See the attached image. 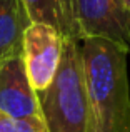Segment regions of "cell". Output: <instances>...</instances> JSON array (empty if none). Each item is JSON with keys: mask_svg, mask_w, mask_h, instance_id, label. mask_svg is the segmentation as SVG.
I'll list each match as a JSON object with an SVG mask.
<instances>
[{"mask_svg": "<svg viewBox=\"0 0 130 132\" xmlns=\"http://www.w3.org/2000/svg\"><path fill=\"white\" fill-rule=\"evenodd\" d=\"M122 3H124V7H127V9L130 10V0H120Z\"/></svg>", "mask_w": 130, "mask_h": 132, "instance_id": "cell-9", "label": "cell"}, {"mask_svg": "<svg viewBox=\"0 0 130 132\" xmlns=\"http://www.w3.org/2000/svg\"><path fill=\"white\" fill-rule=\"evenodd\" d=\"M30 23L22 0H0V59L22 54L23 34Z\"/></svg>", "mask_w": 130, "mask_h": 132, "instance_id": "cell-6", "label": "cell"}, {"mask_svg": "<svg viewBox=\"0 0 130 132\" xmlns=\"http://www.w3.org/2000/svg\"><path fill=\"white\" fill-rule=\"evenodd\" d=\"M63 39H104L130 48V10L120 0H59Z\"/></svg>", "mask_w": 130, "mask_h": 132, "instance_id": "cell-3", "label": "cell"}, {"mask_svg": "<svg viewBox=\"0 0 130 132\" xmlns=\"http://www.w3.org/2000/svg\"><path fill=\"white\" fill-rule=\"evenodd\" d=\"M32 22L59 25V0H22Z\"/></svg>", "mask_w": 130, "mask_h": 132, "instance_id": "cell-7", "label": "cell"}, {"mask_svg": "<svg viewBox=\"0 0 130 132\" xmlns=\"http://www.w3.org/2000/svg\"><path fill=\"white\" fill-rule=\"evenodd\" d=\"M0 112L47 132L39 97L27 77L22 54L0 59Z\"/></svg>", "mask_w": 130, "mask_h": 132, "instance_id": "cell-5", "label": "cell"}, {"mask_svg": "<svg viewBox=\"0 0 130 132\" xmlns=\"http://www.w3.org/2000/svg\"><path fill=\"white\" fill-rule=\"evenodd\" d=\"M37 97L47 132H87V87L78 42L63 39L59 72Z\"/></svg>", "mask_w": 130, "mask_h": 132, "instance_id": "cell-2", "label": "cell"}, {"mask_svg": "<svg viewBox=\"0 0 130 132\" xmlns=\"http://www.w3.org/2000/svg\"><path fill=\"white\" fill-rule=\"evenodd\" d=\"M63 37L57 27L45 22H32L23 34L22 59L30 85L37 94L53 82L62 60Z\"/></svg>", "mask_w": 130, "mask_h": 132, "instance_id": "cell-4", "label": "cell"}, {"mask_svg": "<svg viewBox=\"0 0 130 132\" xmlns=\"http://www.w3.org/2000/svg\"><path fill=\"white\" fill-rule=\"evenodd\" d=\"M0 132H37L32 126L0 112Z\"/></svg>", "mask_w": 130, "mask_h": 132, "instance_id": "cell-8", "label": "cell"}, {"mask_svg": "<svg viewBox=\"0 0 130 132\" xmlns=\"http://www.w3.org/2000/svg\"><path fill=\"white\" fill-rule=\"evenodd\" d=\"M78 44L87 87V132H130V48L104 39H87Z\"/></svg>", "mask_w": 130, "mask_h": 132, "instance_id": "cell-1", "label": "cell"}]
</instances>
